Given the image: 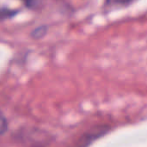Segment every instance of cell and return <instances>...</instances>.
Returning a JSON list of instances; mask_svg holds the SVG:
<instances>
[{
	"label": "cell",
	"mask_w": 147,
	"mask_h": 147,
	"mask_svg": "<svg viewBox=\"0 0 147 147\" xmlns=\"http://www.w3.org/2000/svg\"><path fill=\"white\" fill-rule=\"evenodd\" d=\"M8 129V122L5 119V117L0 114V135L3 134Z\"/></svg>",
	"instance_id": "obj_3"
},
{
	"label": "cell",
	"mask_w": 147,
	"mask_h": 147,
	"mask_svg": "<svg viewBox=\"0 0 147 147\" xmlns=\"http://www.w3.org/2000/svg\"><path fill=\"white\" fill-rule=\"evenodd\" d=\"M47 28L46 26H40L35 28L32 32V36L34 39H40V38H42L47 34Z\"/></svg>",
	"instance_id": "obj_1"
},
{
	"label": "cell",
	"mask_w": 147,
	"mask_h": 147,
	"mask_svg": "<svg viewBox=\"0 0 147 147\" xmlns=\"http://www.w3.org/2000/svg\"><path fill=\"white\" fill-rule=\"evenodd\" d=\"M12 15V12L10 11H8V10H0V19H1V16H3V18L5 17H8L9 16H11Z\"/></svg>",
	"instance_id": "obj_4"
},
{
	"label": "cell",
	"mask_w": 147,
	"mask_h": 147,
	"mask_svg": "<svg viewBox=\"0 0 147 147\" xmlns=\"http://www.w3.org/2000/svg\"><path fill=\"white\" fill-rule=\"evenodd\" d=\"M134 0H106L109 5H128Z\"/></svg>",
	"instance_id": "obj_2"
}]
</instances>
